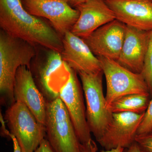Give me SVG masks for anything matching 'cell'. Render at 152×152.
Instances as JSON below:
<instances>
[{
  "label": "cell",
  "instance_id": "1",
  "mask_svg": "<svg viewBox=\"0 0 152 152\" xmlns=\"http://www.w3.org/2000/svg\"><path fill=\"white\" fill-rule=\"evenodd\" d=\"M1 29L15 37L61 53L62 37L43 20L29 13L21 0H0Z\"/></svg>",
  "mask_w": 152,
  "mask_h": 152
},
{
  "label": "cell",
  "instance_id": "2",
  "mask_svg": "<svg viewBox=\"0 0 152 152\" xmlns=\"http://www.w3.org/2000/svg\"><path fill=\"white\" fill-rule=\"evenodd\" d=\"M36 46L0 31V91L10 106L15 102L14 86L17 70L21 66L31 69Z\"/></svg>",
  "mask_w": 152,
  "mask_h": 152
},
{
  "label": "cell",
  "instance_id": "3",
  "mask_svg": "<svg viewBox=\"0 0 152 152\" xmlns=\"http://www.w3.org/2000/svg\"><path fill=\"white\" fill-rule=\"evenodd\" d=\"M45 126L47 139L55 152H82L81 143L60 97L47 102Z\"/></svg>",
  "mask_w": 152,
  "mask_h": 152
},
{
  "label": "cell",
  "instance_id": "4",
  "mask_svg": "<svg viewBox=\"0 0 152 152\" xmlns=\"http://www.w3.org/2000/svg\"><path fill=\"white\" fill-rule=\"evenodd\" d=\"M86 105L87 122L97 141L112 121V113L106 105L103 91V71L96 73H79Z\"/></svg>",
  "mask_w": 152,
  "mask_h": 152
},
{
  "label": "cell",
  "instance_id": "5",
  "mask_svg": "<svg viewBox=\"0 0 152 152\" xmlns=\"http://www.w3.org/2000/svg\"><path fill=\"white\" fill-rule=\"evenodd\" d=\"M5 119L22 152H34L45 138V127L23 104L15 102L7 109Z\"/></svg>",
  "mask_w": 152,
  "mask_h": 152
},
{
  "label": "cell",
  "instance_id": "6",
  "mask_svg": "<svg viewBox=\"0 0 152 152\" xmlns=\"http://www.w3.org/2000/svg\"><path fill=\"white\" fill-rule=\"evenodd\" d=\"M97 58L105 77L107 108L114 101L126 95L150 94L148 87L142 74L132 72L115 60L102 57Z\"/></svg>",
  "mask_w": 152,
  "mask_h": 152
},
{
  "label": "cell",
  "instance_id": "7",
  "mask_svg": "<svg viewBox=\"0 0 152 152\" xmlns=\"http://www.w3.org/2000/svg\"><path fill=\"white\" fill-rule=\"evenodd\" d=\"M25 9L35 16L48 19L61 36L71 31L80 12L73 8L67 0H21Z\"/></svg>",
  "mask_w": 152,
  "mask_h": 152
},
{
  "label": "cell",
  "instance_id": "8",
  "mask_svg": "<svg viewBox=\"0 0 152 152\" xmlns=\"http://www.w3.org/2000/svg\"><path fill=\"white\" fill-rule=\"evenodd\" d=\"M83 95L77 72L70 68L69 77L60 90L59 97L66 108L80 142L84 144L89 142L92 138Z\"/></svg>",
  "mask_w": 152,
  "mask_h": 152
},
{
  "label": "cell",
  "instance_id": "9",
  "mask_svg": "<svg viewBox=\"0 0 152 152\" xmlns=\"http://www.w3.org/2000/svg\"><path fill=\"white\" fill-rule=\"evenodd\" d=\"M70 68L58 52L50 50L46 60L37 66L36 83L47 102L59 97V92L69 77Z\"/></svg>",
  "mask_w": 152,
  "mask_h": 152
},
{
  "label": "cell",
  "instance_id": "10",
  "mask_svg": "<svg viewBox=\"0 0 152 152\" xmlns=\"http://www.w3.org/2000/svg\"><path fill=\"white\" fill-rule=\"evenodd\" d=\"M145 113H113L112 121L97 142L106 151L119 147L124 149L129 148L135 142L138 129Z\"/></svg>",
  "mask_w": 152,
  "mask_h": 152
},
{
  "label": "cell",
  "instance_id": "11",
  "mask_svg": "<svg viewBox=\"0 0 152 152\" xmlns=\"http://www.w3.org/2000/svg\"><path fill=\"white\" fill-rule=\"evenodd\" d=\"M126 25L115 20L82 38L94 55L117 61L124 40Z\"/></svg>",
  "mask_w": 152,
  "mask_h": 152
},
{
  "label": "cell",
  "instance_id": "12",
  "mask_svg": "<svg viewBox=\"0 0 152 152\" xmlns=\"http://www.w3.org/2000/svg\"><path fill=\"white\" fill-rule=\"evenodd\" d=\"M15 102L25 104L39 122L45 126L47 101L36 84L29 69L21 66L17 70L14 86Z\"/></svg>",
  "mask_w": 152,
  "mask_h": 152
},
{
  "label": "cell",
  "instance_id": "13",
  "mask_svg": "<svg viewBox=\"0 0 152 152\" xmlns=\"http://www.w3.org/2000/svg\"><path fill=\"white\" fill-rule=\"evenodd\" d=\"M62 42V58L71 69L78 73H96L102 71L99 58L81 38L69 31L63 36Z\"/></svg>",
  "mask_w": 152,
  "mask_h": 152
},
{
  "label": "cell",
  "instance_id": "14",
  "mask_svg": "<svg viewBox=\"0 0 152 152\" xmlns=\"http://www.w3.org/2000/svg\"><path fill=\"white\" fill-rule=\"evenodd\" d=\"M116 19L126 26L152 30V0H104Z\"/></svg>",
  "mask_w": 152,
  "mask_h": 152
},
{
  "label": "cell",
  "instance_id": "15",
  "mask_svg": "<svg viewBox=\"0 0 152 152\" xmlns=\"http://www.w3.org/2000/svg\"><path fill=\"white\" fill-rule=\"evenodd\" d=\"M75 8L79 11L80 15L71 31L81 38L88 37L98 28L116 19L104 0H88Z\"/></svg>",
  "mask_w": 152,
  "mask_h": 152
},
{
  "label": "cell",
  "instance_id": "16",
  "mask_svg": "<svg viewBox=\"0 0 152 152\" xmlns=\"http://www.w3.org/2000/svg\"><path fill=\"white\" fill-rule=\"evenodd\" d=\"M150 31L126 25L124 40L117 61L132 72L141 74L148 46Z\"/></svg>",
  "mask_w": 152,
  "mask_h": 152
},
{
  "label": "cell",
  "instance_id": "17",
  "mask_svg": "<svg viewBox=\"0 0 152 152\" xmlns=\"http://www.w3.org/2000/svg\"><path fill=\"white\" fill-rule=\"evenodd\" d=\"M150 94H132L121 97L107 107L112 113L130 112L143 113L149 103Z\"/></svg>",
  "mask_w": 152,
  "mask_h": 152
},
{
  "label": "cell",
  "instance_id": "18",
  "mask_svg": "<svg viewBox=\"0 0 152 152\" xmlns=\"http://www.w3.org/2000/svg\"><path fill=\"white\" fill-rule=\"evenodd\" d=\"M152 96V30L150 31L149 41L141 73Z\"/></svg>",
  "mask_w": 152,
  "mask_h": 152
},
{
  "label": "cell",
  "instance_id": "19",
  "mask_svg": "<svg viewBox=\"0 0 152 152\" xmlns=\"http://www.w3.org/2000/svg\"><path fill=\"white\" fill-rule=\"evenodd\" d=\"M152 130V99L148 106L137 132V135L143 134L151 132Z\"/></svg>",
  "mask_w": 152,
  "mask_h": 152
},
{
  "label": "cell",
  "instance_id": "20",
  "mask_svg": "<svg viewBox=\"0 0 152 152\" xmlns=\"http://www.w3.org/2000/svg\"><path fill=\"white\" fill-rule=\"evenodd\" d=\"M135 142L141 152H152V132L137 135Z\"/></svg>",
  "mask_w": 152,
  "mask_h": 152
},
{
  "label": "cell",
  "instance_id": "21",
  "mask_svg": "<svg viewBox=\"0 0 152 152\" xmlns=\"http://www.w3.org/2000/svg\"><path fill=\"white\" fill-rule=\"evenodd\" d=\"M80 148L82 152H98L96 144L92 139L86 144H81Z\"/></svg>",
  "mask_w": 152,
  "mask_h": 152
},
{
  "label": "cell",
  "instance_id": "22",
  "mask_svg": "<svg viewBox=\"0 0 152 152\" xmlns=\"http://www.w3.org/2000/svg\"><path fill=\"white\" fill-rule=\"evenodd\" d=\"M34 152H55L48 139L45 138Z\"/></svg>",
  "mask_w": 152,
  "mask_h": 152
},
{
  "label": "cell",
  "instance_id": "23",
  "mask_svg": "<svg viewBox=\"0 0 152 152\" xmlns=\"http://www.w3.org/2000/svg\"><path fill=\"white\" fill-rule=\"evenodd\" d=\"M124 152H141L135 142L129 148L124 149Z\"/></svg>",
  "mask_w": 152,
  "mask_h": 152
},
{
  "label": "cell",
  "instance_id": "24",
  "mask_svg": "<svg viewBox=\"0 0 152 152\" xmlns=\"http://www.w3.org/2000/svg\"><path fill=\"white\" fill-rule=\"evenodd\" d=\"M10 138L12 139L13 142V145L14 152H22L21 151L20 148L19 146L18 143L16 139L13 135L10 134Z\"/></svg>",
  "mask_w": 152,
  "mask_h": 152
},
{
  "label": "cell",
  "instance_id": "25",
  "mask_svg": "<svg viewBox=\"0 0 152 152\" xmlns=\"http://www.w3.org/2000/svg\"><path fill=\"white\" fill-rule=\"evenodd\" d=\"M88 0H67L68 3L72 7H76L77 6L86 1Z\"/></svg>",
  "mask_w": 152,
  "mask_h": 152
},
{
  "label": "cell",
  "instance_id": "26",
  "mask_svg": "<svg viewBox=\"0 0 152 152\" xmlns=\"http://www.w3.org/2000/svg\"><path fill=\"white\" fill-rule=\"evenodd\" d=\"M124 148H121V147H118L116 148L113 149L111 150L106 151V150H102L101 151V152H124Z\"/></svg>",
  "mask_w": 152,
  "mask_h": 152
},
{
  "label": "cell",
  "instance_id": "27",
  "mask_svg": "<svg viewBox=\"0 0 152 152\" xmlns=\"http://www.w3.org/2000/svg\"><path fill=\"white\" fill-rule=\"evenodd\" d=\"M151 132H152V130Z\"/></svg>",
  "mask_w": 152,
  "mask_h": 152
}]
</instances>
